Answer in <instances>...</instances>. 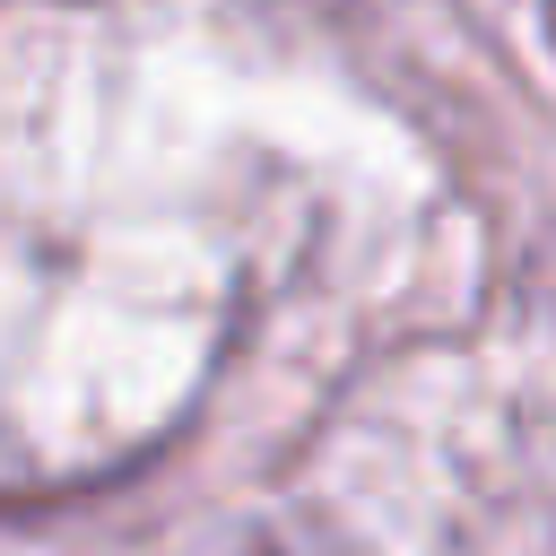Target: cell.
Here are the masks:
<instances>
[{
	"label": "cell",
	"mask_w": 556,
	"mask_h": 556,
	"mask_svg": "<svg viewBox=\"0 0 556 556\" xmlns=\"http://www.w3.org/2000/svg\"><path fill=\"white\" fill-rule=\"evenodd\" d=\"M252 556H295V547H252Z\"/></svg>",
	"instance_id": "1"
},
{
	"label": "cell",
	"mask_w": 556,
	"mask_h": 556,
	"mask_svg": "<svg viewBox=\"0 0 556 556\" xmlns=\"http://www.w3.org/2000/svg\"><path fill=\"white\" fill-rule=\"evenodd\" d=\"M539 9H547V35H556V0H539Z\"/></svg>",
	"instance_id": "2"
}]
</instances>
